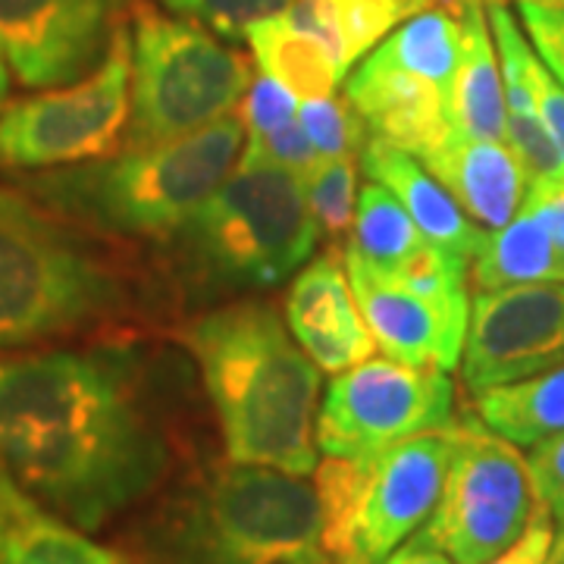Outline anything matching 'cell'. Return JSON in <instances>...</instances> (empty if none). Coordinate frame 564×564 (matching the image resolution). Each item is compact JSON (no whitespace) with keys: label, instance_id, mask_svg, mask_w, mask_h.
Instances as JSON below:
<instances>
[{"label":"cell","instance_id":"cell-17","mask_svg":"<svg viewBox=\"0 0 564 564\" xmlns=\"http://www.w3.org/2000/svg\"><path fill=\"white\" fill-rule=\"evenodd\" d=\"M417 161L443 182L470 220L484 229H502L514 220L530 188L524 163L508 141H489L452 129Z\"/></svg>","mask_w":564,"mask_h":564},{"label":"cell","instance_id":"cell-11","mask_svg":"<svg viewBox=\"0 0 564 564\" xmlns=\"http://www.w3.org/2000/svg\"><path fill=\"white\" fill-rule=\"evenodd\" d=\"M452 423L455 386L445 370L367 358L333 373L317 408L314 440L323 455L355 458Z\"/></svg>","mask_w":564,"mask_h":564},{"label":"cell","instance_id":"cell-16","mask_svg":"<svg viewBox=\"0 0 564 564\" xmlns=\"http://www.w3.org/2000/svg\"><path fill=\"white\" fill-rule=\"evenodd\" d=\"M345 98L355 104L370 135L399 144L414 158L433 151L455 129L448 117V88L370 54L345 82Z\"/></svg>","mask_w":564,"mask_h":564},{"label":"cell","instance_id":"cell-14","mask_svg":"<svg viewBox=\"0 0 564 564\" xmlns=\"http://www.w3.org/2000/svg\"><path fill=\"white\" fill-rule=\"evenodd\" d=\"M345 270L377 348L389 358L414 367H440L445 373L462 364L470 326L467 282L421 289L364 263L351 251H345Z\"/></svg>","mask_w":564,"mask_h":564},{"label":"cell","instance_id":"cell-27","mask_svg":"<svg viewBox=\"0 0 564 564\" xmlns=\"http://www.w3.org/2000/svg\"><path fill=\"white\" fill-rule=\"evenodd\" d=\"M299 122L321 158H361L370 129L355 104L339 95L299 101Z\"/></svg>","mask_w":564,"mask_h":564},{"label":"cell","instance_id":"cell-21","mask_svg":"<svg viewBox=\"0 0 564 564\" xmlns=\"http://www.w3.org/2000/svg\"><path fill=\"white\" fill-rule=\"evenodd\" d=\"M421 10V0H292L280 17L321 41L343 76H348L355 63Z\"/></svg>","mask_w":564,"mask_h":564},{"label":"cell","instance_id":"cell-28","mask_svg":"<svg viewBox=\"0 0 564 564\" xmlns=\"http://www.w3.org/2000/svg\"><path fill=\"white\" fill-rule=\"evenodd\" d=\"M173 17L192 20L229 41H245L248 29L285 13L292 0H158Z\"/></svg>","mask_w":564,"mask_h":564},{"label":"cell","instance_id":"cell-31","mask_svg":"<svg viewBox=\"0 0 564 564\" xmlns=\"http://www.w3.org/2000/svg\"><path fill=\"white\" fill-rule=\"evenodd\" d=\"M518 13L536 57L564 85V10L545 3H518Z\"/></svg>","mask_w":564,"mask_h":564},{"label":"cell","instance_id":"cell-23","mask_svg":"<svg viewBox=\"0 0 564 564\" xmlns=\"http://www.w3.org/2000/svg\"><path fill=\"white\" fill-rule=\"evenodd\" d=\"M477 417L518 448L564 433V361L518 383L477 392Z\"/></svg>","mask_w":564,"mask_h":564},{"label":"cell","instance_id":"cell-33","mask_svg":"<svg viewBox=\"0 0 564 564\" xmlns=\"http://www.w3.org/2000/svg\"><path fill=\"white\" fill-rule=\"evenodd\" d=\"M524 73L527 82H530V91H533V101H536V110H540V117H543L545 122V129H549V135L555 139V144L562 148L564 154V85L555 79V76L549 73V66L536 57L533 44H527L524 51Z\"/></svg>","mask_w":564,"mask_h":564},{"label":"cell","instance_id":"cell-35","mask_svg":"<svg viewBox=\"0 0 564 564\" xmlns=\"http://www.w3.org/2000/svg\"><path fill=\"white\" fill-rule=\"evenodd\" d=\"M380 564H455V562L445 555L443 549H436V545L430 543L421 530H417L411 540H404V543L399 545L392 555H386Z\"/></svg>","mask_w":564,"mask_h":564},{"label":"cell","instance_id":"cell-7","mask_svg":"<svg viewBox=\"0 0 564 564\" xmlns=\"http://www.w3.org/2000/svg\"><path fill=\"white\" fill-rule=\"evenodd\" d=\"M452 458V426L417 433L355 458L326 455L314 467L321 549L333 564H380L421 530L440 502Z\"/></svg>","mask_w":564,"mask_h":564},{"label":"cell","instance_id":"cell-15","mask_svg":"<svg viewBox=\"0 0 564 564\" xmlns=\"http://www.w3.org/2000/svg\"><path fill=\"white\" fill-rule=\"evenodd\" d=\"M285 323L323 373H343L377 351L348 282L345 254L339 258L336 251H326L295 273L285 295Z\"/></svg>","mask_w":564,"mask_h":564},{"label":"cell","instance_id":"cell-2","mask_svg":"<svg viewBox=\"0 0 564 564\" xmlns=\"http://www.w3.org/2000/svg\"><path fill=\"white\" fill-rule=\"evenodd\" d=\"M220 421L226 458L311 477L321 367L267 302H236L180 329Z\"/></svg>","mask_w":564,"mask_h":564},{"label":"cell","instance_id":"cell-39","mask_svg":"<svg viewBox=\"0 0 564 564\" xmlns=\"http://www.w3.org/2000/svg\"><path fill=\"white\" fill-rule=\"evenodd\" d=\"M423 7H433V3H436V7H448V10H452V7H455V3H458V0H421Z\"/></svg>","mask_w":564,"mask_h":564},{"label":"cell","instance_id":"cell-25","mask_svg":"<svg viewBox=\"0 0 564 564\" xmlns=\"http://www.w3.org/2000/svg\"><path fill=\"white\" fill-rule=\"evenodd\" d=\"M423 245L426 236L411 220L404 204L383 182H364V188L358 192L355 223H351V242L345 245V251H351L355 258H361L377 270H392L411 254H417Z\"/></svg>","mask_w":564,"mask_h":564},{"label":"cell","instance_id":"cell-10","mask_svg":"<svg viewBox=\"0 0 564 564\" xmlns=\"http://www.w3.org/2000/svg\"><path fill=\"white\" fill-rule=\"evenodd\" d=\"M536 508L521 448L480 417H455L443 492L423 536L455 564H486L524 536Z\"/></svg>","mask_w":564,"mask_h":564},{"label":"cell","instance_id":"cell-42","mask_svg":"<svg viewBox=\"0 0 564 564\" xmlns=\"http://www.w3.org/2000/svg\"><path fill=\"white\" fill-rule=\"evenodd\" d=\"M0 564H3V558H0Z\"/></svg>","mask_w":564,"mask_h":564},{"label":"cell","instance_id":"cell-18","mask_svg":"<svg viewBox=\"0 0 564 564\" xmlns=\"http://www.w3.org/2000/svg\"><path fill=\"white\" fill-rule=\"evenodd\" d=\"M361 170L367 180L383 182L404 204V210L417 223L426 242L443 248L445 254L458 258L467 267L474 263L486 242L484 226L467 217V210L455 202V195L414 154L370 135L361 151Z\"/></svg>","mask_w":564,"mask_h":564},{"label":"cell","instance_id":"cell-37","mask_svg":"<svg viewBox=\"0 0 564 564\" xmlns=\"http://www.w3.org/2000/svg\"><path fill=\"white\" fill-rule=\"evenodd\" d=\"M282 564H333L326 558V552L323 549H311V552H304L299 558H292V562H282Z\"/></svg>","mask_w":564,"mask_h":564},{"label":"cell","instance_id":"cell-32","mask_svg":"<svg viewBox=\"0 0 564 564\" xmlns=\"http://www.w3.org/2000/svg\"><path fill=\"white\" fill-rule=\"evenodd\" d=\"M248 151L261 154L267 161L280 163L285 170L304 176L314 163L321 161V154L314 151V144L307 139L304 126L299 122V117L292 122L280 126L276 132H267V135H248Z\"/></svg>","mask_w":564,"mask_h":564},{"label":"cell","instance_id":"cell-40","mask_svg":"<svg viewBox=\"0 0 564 564\" xmlns=\"http://www.w3.org/2000/svg\"><path fill=\"white\" fill-rule=\"evenodd\" d=\"M518 3H545V7H562L564 10V0H518Z\"/></svg>","mask_w":564,"mask_h":564},{"label":"cell","instance_id":"cell-19","mask_svg":"<svg viewBox=\"0 0 564 564\" xmlns=\"http://www.w3.org/2000/svg\"><path fill=\"white\" fill-rule=\"evenodd\" d=\"M452 10L462 20V63L448 91L452 126L474 139L505 141V85L486 17V0H458Z\"/></svg>","mask_w":564,"mask_h":564},{"label":"cell","instance_id":"cell-38","mask_svg":"<svg viewBox=\"0 0 564 564\" xmlns=\"http://www.w3.org/2000/svg\"><path fill=\"white\" fill-rule=\"evenodd\" d=\"M7 91H10V66L3 61V51H0V110L7 107Z\"/></svg>","mask_w":564,"mask_h":564},{"label":"cell","instance_id":"cell-29","mask_svg":"<svg viewBox=\"0 0 564 564\" xmlns=\"http://www.w3.org/2000/svg\"><path fill=\"white\" fill-rule=\"evenodd\" d=\"M239 117H242L248 135H267L299 117V98L285 85L261 73L248 85L242 104H239Z\"/></svg>","mask_w":564,"mask_h":564},{"label":"cell","instance_id":"cell-9","mask_svg":"<svg viewBox=\"0 0 564 564\" xmlns=\"http://www.w3.org/2000/svg\"><path fill=\"white\" fill-rule=\"evenodd\" d=\"M132 120V35L122 25L79 82L41 88L0 110V170L44 173L113 158Z\"/></svg>","mask_w":564,"mask_h":564},{"label":"cell","instance_id":"cell-30","mask_svg":"<svg viewBox=\"0 0 564 564\" xmlns=\"http://www.w3.org/2000/svg\"><path fill=\"white\" fill-rule=\"evenodd\" d=\"M527 467L536 499L552 514L555 527L564 530V433L533 445L527 455Z\"/></svg>","mask_w":564,"mask_h":564},{"label":"cell","instance_id":"cell-5","mask_svg":"<svg viewBox=\"0 0 564 564\" xmlns=\"http://www.w3.org/2000/svg\"><path fill=\"white\" fill-rule=\"evenodd\" d=\"M317 236L302 176L245 148L236 170L176 232V245L195 285L226 295L295 276Z\"/></svg>","mask_w":564,"mask_h":564},{"label":"cell","instance_id":"cell-8","mask_svg":"<svg viewBox=\"0 0 564 564\" xmlns=\"http://www.w3.org/2000/svg\"><path fill=\"white\" fill-rule=\"evenodd\" d=\"M132 120L126 148L192 135L229 117L254 79V63L198 22L132 7Z\"/></svg>","mask_w":564,"mask_h":564},{"label":"cell","instance_id":"cell-41","mask_svg":"<svg viewBox=\"0 0 564 564\" xmlns=\"http://www.w3.org/2000/svg\"><path fill=\"white\" fill-rule=\"evenodd\" d=\"M549 185H552V188H564V166H562V173H558V180L549 182Z\"/></svg>","mask_w":564,"mask_h":564},{"label":"cell","instance_id":"cell-3","mask_svg":"<svg viewBox=\"0 0 564 564\" xmlns=\"http://www.w3.org/2000/svg\"><path fill=\"white\" fill-rule=\"evenodd\" d=\"M242 141V117L229 113L182 139L126 148L120 158L22 176L20 188L82 229L170 239L236 170Z\"/></svg>","mask_w":564,"mask_h":564},{"label":"cell","instance_id":"cell-20","mask_svg":"<svg viewBox=\"0 0 564 564\" xmlns=\"http://www.w3.org/2000/svg\"><path fill=\"white\" fill-rule=\"evenodd\" d=\"M0 558L3 564H129L85 530L41 508L0 467Z\"/></svg>","mask_w":564,"mask_h":564},{"label":"cell","instance_id":"cell-1","mask_svg":"<svg viewBox=\"0 0 564 564\" xmlns=\"http://www.w3.org/2000/svg\"><path fill=\"white\" fill-rule=\"evenodd\" d=\"M170 448L126 348L0 355V467L95 533L161 484Z\"/></svg>","mask_w":564,"mask_h":564},{"label":"cell","instance_id":"cell-4","mask_svg":"<svg viewBox=\"0 0 564 564\" xmlns=\"http://www.w3.org/2000/svg\"><path fill=\"white\" fill-rule=\"evenodd\" d=\"M321 549L317 486L242 462L192 477L141 536L144 564H282Z\"/></svg>","mask_w":564,"mask_h":564},{"label":"cell","instance_id":"cell-36","mask_svg":"<svg viewBox=\"0 0 564 564\" xmlns=\"http://www.w3.org/2000/svg\"><path fill=\"white\" fill-rule=\"evenodd\" d=\"M543 564H564V530H558V533H555L552 549H549V555H545Z\"/></svg>","mask_w":564,"mask_h":564},{"label":"cell","instance_id":"cell-22","mask_svg":"<svg viewBox=\"0 0 564 564\" xmlns=\"http://www.w3.org/2000/svg\"><path fill=\"white\" fill-rule=\"evenodd\" d=\"M477 289H505L527 282H564V251L533 207L521 204L514 220L489 229L470 263Z\"/></svg>","mask_w":564,"mask_h":564},{"label":"cell","instance_id":"cell-24","mask_svg":"<svg viewBox=\"0 0 564 564\" xmlns=\"http://www.w3.org/2000/svg\"><path fill=\"white\" fill-rule=\"evenodd\" d=\"M245 41L251 44L254 63L263 76L285 85L299 101L329 98L345 79L321 41L292 29L282 17L251 25Z\"/></svg>","mask_w":564,"mask_h":564},{"label":"cell","instance_id":"cell-6","mask_svg":"<svg viewBox=\"0 0 564 564\" xmlns=\"http://www.w3.org/2000/svg\"><path fill=\"white\" fill-rule=\"evenodd\" d=\"M120 273L73 223L0 185V348L76 333L120 311Z\"/></svg>","mask_w":564,"mask_h":564},{"label":"cell","instance_id":"cell-12","mask_svg":"<svg viewBox=\"0 0 564 564\" xmlns=\"http://www.w3.org/2000/svg\"><path fill=\"white\" fill-rule=\"evenodd\" d=\"M139 0H0V51L25 88L88 76Z\"/></svg>","mask_w":564,"mask_h":564},{"label":"cell","instance_id":"cell-34","mask_svg":"<svg viewBox=\"0 0 564 564\" xmlns=\"http://www.w3.org/2000/svg\"><path fill=\"white\" fill-rule=\"evenodd\" d=\"M552 540H555V521L540 505L530 527L524 530V536L514 545H508L502 555L489 558L486 564H543L549 549H552Z\"/></svg>","mask_w":564,"mask_h":564},{"label":"cell","instance_id":"cell-13","mask_svg":"<svg viewBox=\"0 0 564 564\" xmlns=\"http://www.w3.org/2000/svg\"><path fill=\"white\" fill-rule=\"evenodd\" d=\"M564 361V282L480 289L470 299L464 383L470 392L518 383Z\"/></svg>","mask_w":564,"mask_h":564},{"label":"cell","instance_id":"cell-26","mask_svg":"<svg viewBox=\"0 0 564 564\" xmlns=\"http://www.w3.org/2000/svg\"><path fill=\"white\" fill-rule=\"evenodd\" d=\"M304 195L314 223L326 239H343L351 232L358 207V166L355 158H321L302 176Z\"/></svg>","mask_w":564,"mask_h":564}]
</instances>
